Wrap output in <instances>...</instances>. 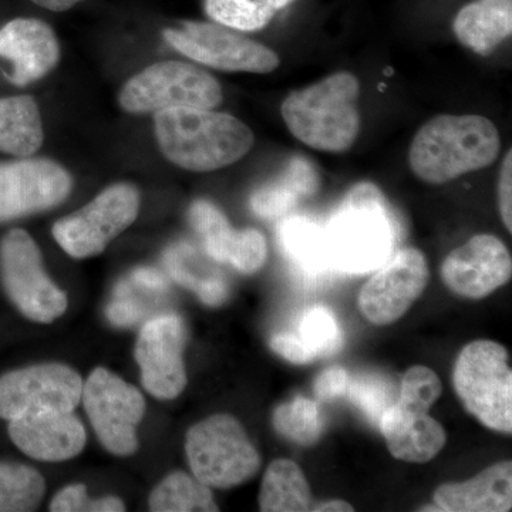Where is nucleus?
Here are the masks:
<instances>
[{
	"instance_id": "nucleus-1",
	"label": "nucleus",
	"mask_w": 512,
	"mask_h": 512,
	"mask_svg": "<svg viewBox=\"0 0 512 512\" xmlns=\"http://www.w3.org/2000/svg\"><path fill=\"white\" fill-rule=\"evenodd\" d=\"M161 153L194 173L221 170L237 163L254 147L251 128L231 114L214 109H170L154 114Z\"/></svg>"
},
{
	"instance_id": "nucleus-2",
	"label": "nucleus",
	"mask_w": 512,
	"mask_h": 512,
	"mask_svg": "<svg viewBox=\"0 0 512 512\" xmlns=\"http://www.w3.org/2000/svg\"><path fill=\"white\" fill-rule=\"evenodd\" d=\"M500 150V133L487 117L440 114L417 131L409 164L419 180L441 185L490 167Z\"/></svg>"
},
{
	"instance_id": "nucleus-3",
	"label": "nucleus",
	"mask_w": 512,
	"mask_h": 512,
	"mask_svg": "<svg viewBox=\"0 0 512 512\" xmlns=\"http://www.w3.org/2000/svg\"><path fill=\"white\" fill-rule=\"evenodd\" d=\"M323 231L332 268L345 274L376 271L393 255V212L375 184H356Z\"/></svg>"
},
{
	"instance_id": "nucleus-4",
	"label": "nucleus",
	"mask_w": 512,
	"mask_h": 512,
	"mask_svg": "<svg viewBox=\"0 0 512 512\" xmlns=\"http://www.w3.org/2000/svg\"><path fill=\"white\" fill-rule=\"evenodd\" d=\"M360 83L352 73L330 74L320 82L289 94L282 119L293 137L325 153L348 151L359 137Z\"/></svg>"
},
{
	"instance_id": "nucleus-5",
	"label": "nucleus",
	"mask_w": 512,
	"mask_h": 512,
	"mask_svg": "<svg viewBox=\"0 0 512 512\" xmlns=\"http://www.w3.org/2000/svg\"><path fill=\"white\" fill-rule=\"evenodd\" d=\"M458 399L487 429L512 433V372L507 349L476 340L461 350L454 365Z\"/></svg>"
},
{
	"instance_id": "nucleus-6",
	"label": "nucleus",
	"mask_w": 512,
	"mask_h": 512,
	"mask_svg": "<svg viewBox=\"0 0 512 512\" xmlns=\"http://www.w3.org/2000/svg\"><path fill=\"white\" fill-rule=\"evenodd\" d=\"M192 474L208 487L247 483L261 467V457L234 416L215 414L192 426L185 440Z\"/></svg>"
},
{
	"instance_id": "nucleus-7",
	"label": "nucleus",
	"mask_w": 512,
	"mask_h": 512,
	"mask_svg": "<svg viewBox=\"0 0 512 512\" xmlns=\"http://www.w3.org/2000/svg\"><path fill=\"white\" fill-rule=\"evenodd\" d=\"M224 100L221 84L194 64L160 62L131 77L121 89V109L146 114L181 109H215Z\"/></svg>"
},
{
	"instance_id": "nucleus-8",
	"label": "nucleus",
	"mask_w": 512,
	"mask_h": 512,
	"mask_svg": "<svg viewBox=\"0 0 512 512\" xmlns=\"http://www.w3.org/2000/svg\"><path fill=\"white\" fill-rule=\"evenodd\" d=\"M0 279L10 302L33 322L50 323L66 312V293L46 274L35 239L23 229L0 241Z\"/></svg>"
},
{
	"instance_id": "nucleus-9",
	"label": "nucleus",
	"mask_w": 512,
	"mask_h": 512,
	"mask_svg": "<svg viewBox=\"0 0 512 512\" xmlns=\"http://www.w3.org/2000/svg\"><path fill=\"white\" fill-rule=\"evenodd\" d=\"M140 194L134 185L120 183L101 191L82 210L53 225V237L63 251L84 259L101 254L114 238L136 221Z\"/></svg>"
},
{
	"instance_id": "nucleus-10",
	"label": "nucleus",
	"mask_w": 512,
	"mask_h": 512,
	"mask_svg": "<svg viewBox=\"0 0 512 512\" xmlns=\"http://www.w3.org/2000/svg\"><path fill=\"white\" fill-rule=\"evenodd\" d=\"M164 39L188 59L224 72L266 74L281 63L274 50L218 23L187 20L165 29Z\"/></svg>"
},
{
	"instance_id": "nucleus-11",
	"label": "nucleus",
	"mask_w": 512,
	"mask_h": 512,
	"mask_svg": "<svg viewBox=\"0 0 512 512\" xmlns=\"http://www.w3.org/2000/svg\"><path fill=\"white\" fill-rule=\"evenodd\" d=\"M82 399L104 448L120 457L136 453L137 426L146 413V400L140 390L99 367L83 384Z\"/></svg>"
},
{
	"instance_id": "nucleus-12",
	"label": "nucleus",
	"mask_w": 512,
	"mask_h": 512,
	"mask_svg": "<svg viewBox=\"0 0 512 512\" xmlns=\"http://www.w3.org/2000/svg\"><path fill=\"white\" fill-rule=\"evenodd\" d=\"M83 380L72 367L45 363L0 377V419L72 413L82 400Z\"/></svg>"
},
{
	"instance_id": "nucleus-13",
	"label": "nucleus",
	"mask_w": 512,
	"mask_h": 512,
	"mask_svg": "<svg viewBox=\"0 0 512 512\" xmlns=\"http://www.w3.org/2000/svg\"><path fill=\"white\" fill-rule=\"evenodd\" d=\"M429 279V264L423 252L416 248L400 249L363 285L357 305L373 325H392L412 308Z\"/></svg>"
},
{
	"instance_id": "nucleus-14",
	"label": "nucleus",
	"mask_w": 512,
	"mask_h": 512,
	"mask_svg": "<svg viewBox=\"0 0 512 512\" xmlns=\"http://www.w3.org/2000/svg\"><path fill=\"white\" fill-rule=\"evenodd\" d=\"M72 187L70 174L47 158L0 164V222L52 210L69 197Z\"/></svg>"
},
{
	"instance_id": "nucleus-15",
	"label": "nucleus",
	"mask_w": 512,
	"mask_h": 512,
	"mask_svg": "<svg viewBox=\"0 0 512 512\" xmlns=\"http://www.w3.org/2000/svg\"><path fill=\"white\" fill-rule=\"evenodd\" d=\"M187 342L184 320L164 315L141 329L136 360L148 393L160 400H173L187 386L183 353Z\"/></svg>"
},
{
	"instance_id": "nucleus-16",
	"label": "nucleus",
	"mask_w": 512,
	"mask_h": 512,
	"mask_svg": "<svg viewBox=\"0 0 512 512\" xmlns=\"http://www.w3.org/2000/svg\"><path fill=\"white\" fill-rule=\"evenodd\" d=\"M512 259L500 238L478 234L451 251L441 265V279L451 292L478 301L510 281Z\"/></svg>"
},
{
	"instance_id": "nucleus-17",
	"label": "nucleus",
	"mask_w": 512,
	"mask_h": 512,
	"mask_svg": "<svg viewBox=\"0 0 512 512\" xmlns=\"http://www.w3.org/2000/svg\"><path fill=\"white\" fill-rule=\"evenodd\" d=\"M191 227L200 235L212 259L252 275L265 265L268 244L256 229H234L220 208L210 201H195L188 211Z\"/></svg>"
},
{
	"instance_id": "nucleus-18",
	"label": "nucleus",
	"mask_w": 512,
	"mask_h": 512,
	"mask_svg": "<svg viewBox=\"0 0 512 512\" xmlns=\"http://www.w3.org/2000/svg\"><path fill=\"white\" fill-rule=\"evenodd\" d=\"M0 57L12 64L10 82L25 87L55 69L60 46L55 32L43 20L18 18L0 28Z\"/></svg>"
},
{
	"instance_id": "nucleus-19",
	"label": "nucleus",
	"mask_w": 512,
	"mask_h": 512,
	"mask_svg": "<svg viewBox=\"0 0 512 512\" xmlns=\"http://www.w3.org/2000/svg\"><path fill=\"white\" fill-rule=\"evenodd\" d=\"M9 436L26 456L40 461H66L86 446V430L72 413L30 414L9 421Z\"/></svg>"
},
{
	"instance_id": "nucleus-20",
	"label": "nucleus",
	"mask_w": 512,
	"mask_h": 512,
	"mask_svg": "<svg viewBox=\"0 0 512 512\" xmlns=\"http://www.w3.org/2000/svg\"><path fill=\"white\" fill-rule=\"evenodd\" d=\"M380 433L390 454L407 463H427L446 446V430L429 412L393 403L380 417Z\"/></svg>"
},
{
	"instance_id": "nucleus-21",
	"label": "nucleus",
	"mask_w": 512,
	"mask_h": 512,
	"mask_svg": "<svg viewBox=\"0 0 512 512\" xmlns=\"http://www.w3.org/2000/svg\"><path fill=\"white\" fill-rule=\"evenodd\" d=\"M434 504L441 512H507L512 507V463L501 461L464 483L440 485Z\"/></svg>"
},
{
	"instance_id": "nucleus-22",
	"label": "nucleus",
	"mask_w": 512,
	"mask_h": 512,
	"mask_svg": "<svg viewBox=\"0 0 512 512\" xmlns=\"http://www.w3.org/2000/svg\"><path fill=\"white\" fill-rule=\"evenodd\" d=\"M458 42L477 55H493L512 33V0H474L453 22Z\"/></svg>"
},
{
	"instance_id": "nucleus-23",
	"label": "nucleus",
	"mask_w": 512,
	"mask_h": 512,
	"mask_svg": "<svg viewBox=\"0 0 512 512\" xmlns=\"http://www.w3.org/2000/svg\"><path fill=\"white\" fill-rule=\"evenodd\" d=\"M319 185L318 171L311 161L293 157L274 183L266 184L252 194V211L264 220H281L295 210L299 202L313 197Z\"/></svg>"
},
{
	"instance_id": "nucleus-24",
	"label": "nucleus",
	"mask_w": 512,
	"mask_h": 512,
	"mask_svg": "<svg viewBox=\"0 0 512 512\" xmlns=\"http://www.w3.org/2000/svg\"><path fill=\"white\" fill-rule=\"evenodd\" d=\"M45 131L39 106L33 97L0 99V153L32 157L43 146Z\"/></svg>"
},
{
	"instance_id": "nucleus-25",
	"label": "nucleus",
	"mask_w": 512,
	"mask_h": 512,
	"mask_svg": "<svg viewBox=\"0 0 512 512\" xmlns=\"http://www.w3.org/2000/svg\"><path fill=\"white\" fill-rule=\"evenodd\" d=\"M312 505L311 487L301 467L286 458L271 463L259 491L261 511L305 512Z\"/></svg>"
},
{
	"instance_id": "nucleus-26",
	"label": "nucleus",
	"mask_w": 512,
	"mask_h": 512,
	"mask_svg": "<svg viewBox=\"0 0 512 512\" xmlns=\"http://www.w3.org/2000/svg\"><path fill=\"white\" fill-rule=\"evenodd\" d=\"M278 241L286 258L306 275H325L332 268L325 231L309 218H286L279 225Z\"/></svg>"
},
{
	"instance_id": "nucleus-27",
	"label": "nucleus",
	"mask_w": 512,
	"mask_h": 512,
	"mask_svg": "<svg viewBox=\"0 0 512 512\" xmlns=\"http://www.w3.org/2000/svg\"><path fill=\"white\" fill-rule=\"evenodd\" d=\"M150 510L154 512H215L220 511L210 487L185 473L170 474L150 495Z\"/></svg>"
},
{
	"instance_id": "nucleus-28",
	"label": "nucleus",
	"mask_w": 512,
	"mask_h": 512,
	"mask_svg": "<svg viewBox=\"0 0 512 512\" xmlns=\"http://www.w3.org/2000/svg\"><path fill=\"white\" fill-rule=\"evenodd\" d=\"M45 491V478L35 468L0 463V512L35 511Z\"/></svg>"
},
{
	"instance_id": "nucleus-29",
	"label": "nucleus",
	"mask_w": 512,
	"mask_h": 512,
	"mask_svg": "<svg viewBox=\"0 0 512 512\" xmlns=\"http://www.w3.org/2000/svg\"><path fill=\"white\" fill-rule=\"evenodd\" d=\"M272 423L282 437L305 447L313 446L325 429L316 403L302 396L276 407Z\"/></svg>"
},
{
	"instance_id": "nucleus-30",
	"label": "nucleus",
	"mask_w": 512,
	"mask_h": 512,
	"mask_svg": "<svg viewBox=\"0 0 512 512\" xmlns=\"http://www.w3.org/2000/svg\"><path fill=\"white\" fill-rule=\"evenodd\" d=\"M205 12L225 28L256 32L271 23L276 10L265 0H205Z\"/></svg>"
},
{
	"instance_id": "nucleus-31",
	"label": "nucleus",
	"mask_w": 512,
	"mask_h": 512,
	"mask_svg": "<svg viewBox=\"0 0 512 512\" xmlns=\"http://www.w3.org/2000/svg\"><path fill=\"white\" fill-rule=\"evenodd\" d=\"M301 339L316 357L338 353L343 345V333L335 315L325 306H313L302 316Z\"/></svg>"
},
{
	"instance_id": "nucleus-32",
	"label": "nucleus",
	"mask_w": 512,
	"mask_h": 512,
	"mask_svg": "<svg viewBox=\"0 0 512 512\" xmlns=\"http://www.w3.org/2000/svg\"><path fill=\"white\" fill-rule=\"evenodd\" d=\"M394 393L396 390L389 379L370 373V375L357 376L350 380L346 396H349L350 402L362 410L367 419L379 424L384 410L396 403Z\"/></svg>"
},
{
	"instance_id": "nucleus-33",
	"label": "nucleus",
	"mask_w": 512,
	"mask_h": 512,
	"mask_svg": "<svg viewBox=\"0 0 512 512\" xmlns=\"http://www.w3.org/2000/svg\"><path fill=\"white\" fill-rule=\"evenodd\" d=\"M443 386L434 370L426 366H413L402 380V389L396 402L409 409L429 412L440 399Z\"/></svg>"
},
{
	"instance_id": "nucleus-34",
	"label": "nucleus",
	"mask_w": 512,
	"mask_h": 512,
	"mask_svg": "<svg viewBox=\"0 0 512 512\" xmlns=\"http://www.w3.org/2000/svg\"><path fill=\"white\" fill-rule=\"evenodd\" d=\"M124 510L126 505L117 497L90 500L86 487L82 484L64 487L50 504L52 512H121Z\"/></svg>"
},
{
	"instance_id": "nucleus-35",
	"label": "nucleus",
	"mask_w": 512,
	"mask_h": 512,
	"mask_svg": "<svg viewBox=\"0 0 512 512\" xmlns=\"http://www.w3.org/2000/svg\"><path fill=\"white\" fill-rule=\"evenodd\" d=\"M349 382L348 372L342 366H330L316 377L313 392L320 400H333L345 396Z\"/></svg>"
},
{
	"instance_id": "nucleus-36",
	"label": "nucleus",
	"mask_w": 512,
	"mask_h": 512,
	"mask_svg": "<svg viewBox=\"0 0 512 512\" xmlns=\"http://www.w3.org/2000/svg\"><path fill=\"white\" fill-rule=\"evenodd\" d=\"M271 349L276 355L284 357L288 362L295 365H303V363L312 362L316 359L315 353L303 343L301 338L293 335H275L271 339Z\"/></svg>"
},
{
	"instance_id": "nucleus-37",
	"label": "nucleus",
	"mask_w": 512,
	"mask_h": 512,
	"mask_svg": "<svg viewBox=\"0 0 512 512\" xmlns=\"http://www.w3.org/2000/svg\"><path fill=\"white\" fill-rule=\"evenodd\" d=\"M498 207L505 228L512 231V153L508 150L498 177Z\"/></svg>"
},
{
	"instance_id": "nucleus-38",
	"label": "nucleus",
	"mask_w": 512,
	"mask_h": 512,
	"mask_svg": "<svg viewBox=\"0 0 512 512\" xmlns=\"http://www.w3.org/2000/svg\"><path fill=\"white\" fill-rule=\"evenodd\" d=\"M140 308L136 303L130 301H116L111 303L107 309V316L110 322L117 326L133 325L140 319Z\"/></svg>"
},
{
	"instance_id": "nucleus-39",
	"label": "nucleus",
	"mask_w": 512,
	"mask_h": 512,
	"mask_svg": "<svg viewBox=\"0 0 512 512\" xmlns=\"http://www.w3.org/2000/svg\"><path fill=\"white\" fill-rule=\"evenodd\" d=\"M197 293L205 305L217 306L227 299L228 286L222 279H207Z\"/></svg>"
},
{
	"instance_id": "nucleus-40",
	"label": "nucleus",
	"mask_w": 512,
	"mask_h": 512,
	"mask_svg": "<svg viewBox=\"0 0 512 512\" xmlns=\"http://www.w3.org/2000/svg\"><path fill=\"white\" fill-rule=\"evenodd\" d=\"M133 279L137 284L153 289V291H163L165 286H167L163 276L153 271V269H138V271L134 272Z\"/></svg>"
},
{
	"instance_id": "nucleus-41",
	"label": "nucleus",
	"mask_w": 512,
	"mask_h": 512,
	"mask_svg": "<svg viewBox=\"0 0 512 512\" xmlns=\"http://www.w3.org/2000/svg\"><path fill=\"white\" fill-rule=\"evenodd\" d=\"M32 2L40 8L52 10V12H66L82 0H32Z\"/></svg>"
},
{
	"instance_id": "nucleus-42",
	"label": "nucleus",
	"mask_w": 512,
	"mask_h": 512,
	"mask_svg": "<svg viewBox=\"0 0 512 512\" xmlns=\"http://www.w3.org/2000/svg\"><path fill=\"white\" fill-rule=\"evenodd\" d=\"M311 511L316 512H352L353 507L346 501L342 500H330L326 501V503H320L316 505H312Z\"/></svg>"
},
{
	"instance_id": "nucleus-43",
	"label": "nucleus",
	"mask_w": 512,
	"mask_h": 512,
	"mask_svg": "<svg viewBox=\"0 0 512 512\" xmlns=\"http://www.w3.org/2000/svg\"><path fill=\"white\" fill-rule=\"evenodd\" d=\"M268 5H271L272 8L278 12V10L286 8V6L291 5V3L295 2V0H265Z\"/></svg>"
},
{
	"instance_id": "nucleus-44",
	"label": "nucleus",
	"mask_w": 512,
	"mask_h": 512,
	"mask_svg": "<svg viewBox=\"0 0 512 512\" xmlns=\"http://www.w3.org/2000/svg\"><path fill=\"white\" fill-rule=\"evenodd\" d=\"M420 511H427V512L436 511V512H441L440 508L437 507L436 504H434V505H424L423 508H420Z\"/></svg>"
}]
</instances>
